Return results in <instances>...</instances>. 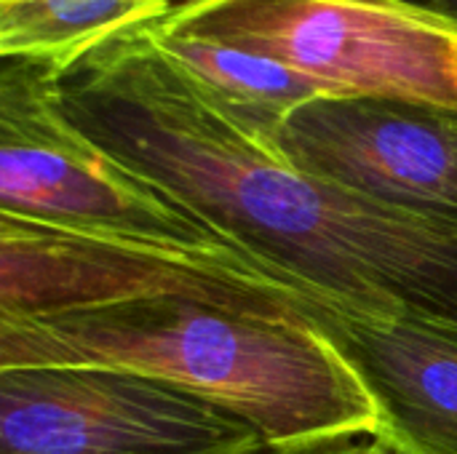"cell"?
<instances>
[{"label": "cell", "instance_id": "6da1fadb", "mask_svg": "<svg viewBox=\"0 0 457 454\" xmlns=\"http://www.w3.org/2000/svg\"><path fill=\"white\" fill-rule=\"evenodd\" d=\"M64 118L278 276L367 316L457 321V230L289 166L147 32L129 27L56 78Z\"/></svg>", "mask_w": 457, "mask_h": 454}, {"label": "cell", "instance_id": "7a4b0ae2", "mask_svg": "<svg viewBox=\"0 0 457 454\" xmlns=\"http://www.w3.org/2000/svg\"><path fill=\"white\" fill-rule=\"evenodd\" d=\"M24 367L145 375L238 415L268 447L378 433L356 377L297 316L158 294L0 318V369Z\"/></svg>", "mask_w": 457, "mask_h": 454}, {"label": "cell", "instance_id": "3957f363", "mask_svg": "<svg viewBox=\"0 0 457 454\" xmlns=\"http://www.w3.org/2000/svg\"><path fill=\"white\" fill-rule=\"evenodd\" d=\"M59 72L48 62L0 59V214L86 238L244 265L305 289L230 246L83 136L59 107Z\"/></svg>", "mask_w": 457, "mask_h": 454}, {"label": "cell", "instance_id": "277c9868", "mask_svg": "<svg viewBox=\"0 0 457 454\" xmlns=\"http://www.w3.org/2000/svg\"><path fill=\"white\" fill-rule=\"evenodd\" d=\"M155 24L278 62L332 96L457 110V21L410 0H177Z\"/></svg>", "mask_w": 457, "mask_h": 454}, {"label": "cell", "instance_id": "5b68a950", "mask_svg": "<svg viewBox=\"0 0 457 454\" xmlns=\"http://www.w3.org/2000/svg\"><path fill=\"white\" fill-rule=\"evenodd\" d=\"M262 433L169 383L104 367L0 369V454H260Z\"/></svg>", "mask_w": 457, "mask_h": 454}, {"label": "cell", "instance_id": "8992f818", "mask_svg": "<svg viewBox=\"0 0 457 454\" xmlns=\"http://www.w3.org/2000/svg\"><path fill=\"white\" fill-rule=\"evenodd\" d=\"M297 171L457 230V110L396 96H319L273 139Z\"/></svg>", "mask_w": 457, "mask_h": 454}, {"label": "cell", "instance_id": "52a82bcc", "mask_svg": "<svg viewBox=\"0 0 457 454\" xmlns=\"http://www.w3.org/2000/svg\"><path fill=\"white\" fill-rule=\"evenodd\" d=\"M295 316L356 377L378 412V439L407 454H457V321L319 300L297 302Z\"/></svg>", "mask_w": 457, "mask_h": 454}, {"label": "cell", "instance_id": "ba28073f", "mask_svg": "<svg viewBox=\"0 0 457 454\" xmlns=\"http://www.w3.org/2000/svg\"><path fill=\"white\" fill-rule=\"evenodd\" d=\"M147 32L225 107V112L270 147L278 128L297 107L319 96H332L319 83L265 56L198 35L163 29L155 19L147 21Z\"/></svg>", "mask_w": 457, "mask_h": 454}, {"label": "cell", "instance_id": "9c48e42d", "mask_svg": "<svg viewBox=\"0 0 457 454\" xmlns=\"http://www.w3.org/2000/svg\"><path fill=\"white\" fill-rule=\"evenodd\" d=\"M171 0H0V59L62 70L102 40L161 19Z\"/></svg>", "mask_w": 457, "mask_h": 454}, {"label": "cell", "instance_id": "30bf717a", "mask_svg": "<svg viewBox=\"0 0 457 454\" xmlns=\"http://www.w3.org/2000/svg\"><path fill=\"white\" fill-rule=\"evenodd\" d=\"M260 454H407L378 436H345L303 447H268Z\"/></svg>", "mask_w": 457, "mask_h": 454}, {"label": "cell", "instance_id": "8fae6325", "mask_svg": "<svg viewBox=\"0 0 457 454\" xmlns=\"http://www.w3.org/2000/svg\"><path fill=\"white\" fill-rule=\"evenodd\" d=\"M410 3H418L423 8H431V11L457 21V0H410Z\"/></svg>", "mask_w": 457, "mask_h": 454}]
</instances>
